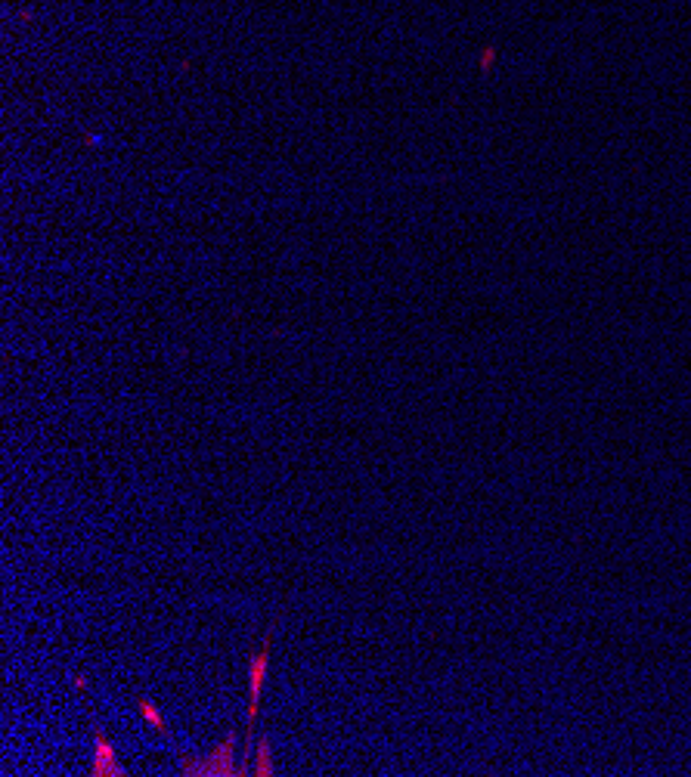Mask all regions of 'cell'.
Returning a JSON list of instances; mask_svg holds the SVG:
<instances>
[{
    "label": "cell",
    "mask_w": 691,
    "mask_h": 777,
    "mask_svg": "<svg viewBox=\"0 0 691 777\" xmlns=\"http://www.w3.org/2000/svg\"><path fill=\"white\" fill-rule=\"evenodd\" d=\"M93 762H90V774L93 777H121V774H128L124 771V765L118 762V753H115V747H112V740L97 728L93 731Z\"/></svg>",
    "instance_id": "obj_3"
},
{
    "label": "cell",
    "mask_w": 691,
    "mask_h": 777,
    "mask_svg": "<svg viewBox=\"0 0 691 777\" xmlns=\"http://www.w3.org/2000/svg\"><path fill=\"white\" fill-rule=\"evenodd\" d=\"M270 647H273V635H267L264 647L251 657L248 663V712H245V728H248V737L245 743L251 740V731H255V719H258V700H261V685L267 678V666H270Z\"/></svg>",
    "instance_id": "obj_2"
},
{
    "label": "cell",
    "mask_w": 691,
    "mask_h": 777,
    "mask_svg": "<svg viewBox=\"0 0 691 777\" xmlns=\"http://www.w3.org/2000/svg\"><path fill=\"white\" fill-rule=\"evenodd\" d=\"M137 709H140V716H143V719H146V722H149V725H152L155 731H162V734H168V725H165V719H162V712H159V709H155V706H152L149 700H143V697H140V700H137Z\"/></svg>",
    "instance_id": "obj_5"
},
{
    "label": "cell",
    "mask_w": 691,
    "mask_h": 777,
    "mask_svg": "<svg viewBox=\"0 0 691 777\" xmlns=\"http://www.w3.org/2000/svg\"><path fill=\"white\" fill-rule=\"evenodd\" d=\"M255 774H258V777H273V774H276V765H273V747H270V740H267V737L258 743Z\"/></svg>",
    "instance_id": "obj_4"
},
{
    "label": "cell",
    "mask_w": 691,
    "mask_h": 777,
    "mask_svg": "<svg viewBox=\"0 0 691 777\" xmlns=\"http://www.w3.org/2000/svg\"><path fill=\"white\" fill-rule=\"evenodd\" d=\"M233 753H236V731H230L224 737V743H217L208 759L183 756L180 765H183V774H193V777H236V774H245V771L236 768Z\"/></svg>",
    "instance_id": "obj_1"
}]
</instances>
